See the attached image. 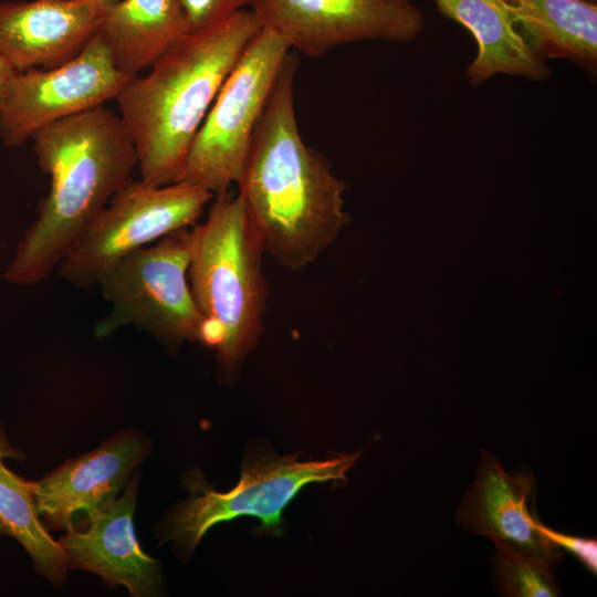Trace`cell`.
<instances>
[{
    "mask_svg": "<svg viewBox=\"0 0 597 597\" xmlns=\"http://www.w3.org/2000/svg\"><path fill=\"white\" fill-rule=\"evenodd\" d=\"M297 57L289 53L254 128L237 181L264 253L298 271L315 262L348 223L346 182L306 145L294 105Z\"/></svg>",
    "mask_w": 597,
    "mask_h": 597,
    "instance_id": "obj_1",
    "label": "cell"
},
{
    "mask_svg": "<svg viewBox=\"0 0 597 597\" xmlns=\"http://www.w3.org/2000/svg\"><path fill=\"white\" fill-rule=\"evenodd\" d=\"M50 188L1 279L43 282L128 181L137 153L122 118L98 106L50 124L32 138Z\"/></svg>",
    "mask_w": 597,
    "mask_h": 597,
    "instance_id": "obj_2",
    "label": "cell"
},
{
    "mask_svg": "<svg viewBox=\"0 0 597 597\" xmlns=\"http://www.w3.org/2000/svg\"><path fill=\"white\" fill-rule=\"evenodd\" d=\"M261 28L251 10H239L189 32L147 75L125 84L115 100L137 153L142 181L177 182L218 92Z\"/></svg>",
    "mask_w": 597,
    "mask_h": 597,
    "instance_id": "obj_3",
    "label": "cell"
},
{
    "mask_svg": "<svg viewBox=\"0 0 597 597\" xmlns=\"http://www.w3.org/2000/svg\"><path fill=\"white\" fill-rule=\"evenodd\" d=\"M263 248L239 195H216L207 219L191 229L188 282L208 322L207 346L234 369L264 329L268 287Z\"/></svg>",
    "mask_w": 597,
    "mask_h": 597,
    "instance_id": "obj_4",
    "label": "cell"
},
{
    "mask_svg": "<svg viewBox=\"0 0 597 597\" xmlns=\"http://www.w3.org/2000/svg\"><path fill=\"white\" fill-rule=\"evenodd\" d=\"M191 229L165 235L111 268L97 286L111 310L95 326L105 337L135 326L169 344L207 345L208 322L188 282Z\"/></svg>",
    "mask_w": 597,
    "mask_h": 597,
    "instance_id": "obj_5",
    "label": "cell"
},
{
    "mask_svg": "<svg viewBox=\"0 0 597 597\" xmlns=\"http://www.w3.org/2000/svg\"><path fill=\"white\" fill-rule=\"evenodd\" d=\"M290 48L261 28L222 84L177 180L214 196L237 184L254 128L282 71Z\"/></svg>",
    "mask_w": 597,
    "mask_h": 597,
    "instance_id": "obj_6",
    "label": "cell"
},
{
    "mask_svg": "<svg viewBox=\"0 0 597 597\" xmlns=\"http://www.w3.org/2000/svg\"><path fill=\"white\" fill-rule=\"evenodd\" d=\"M360 452L325 460L300 461L298 454L247 461L239 483L213 491L201 475L187 479L190 496L177 505L161 530L163 541L193 551L213 525L239 516H255L264 530L282 523L284 507L306 484L344 480Z\"/></svg>",
    "mask_w": 597,
    "mask_h": 597,
    "instance_id": "obj_7",
    "label": "cell"
},
{
    "mask_svg": "<svg viewBox=\"0 0 597 597\" xmlns=\"http://www.w3.org/2000/svg\"><path fill=\"white\" fill-rule=\"evenodd\" d=\"M214 195L182 181L153 186L128 181L117 191L56 272L78 287L98 280L132 252L175 231L192 228Z\"/></svg>",
    "mask_w": 597,
    "mask_h": 597,
    "instance_id": "obj_8",
    "label": "cell"
},
{
    "mask_svg": "<svg viewBox=\"0 0 597 597\" xmlns=\"http://www.w3.org/2000/svg\"><path fill=\"white\" fill-rule=\"evenodd\" d=\"M132 77L97 32L69 62L14 75L0 106V138L7 147L21 146L50 124L115 100Z\"/></svg>",
    "mask_w": 597,
    "mask_h": 597,
    "instance_id": "obj_9",
    "label": "cell"
},
{
    "mask_svg": "<svg viewBox=\"0 0 597 597\" xmlns=\"http://www.w3.org/2000/svg\"><path fill=\"white\" fill-rule=\"evenodd\" d=\"M250 7L262 28L310 57L360 41L411 42L425 28L410 0H252Z\"/></svg>",
    "mask_w": 597,
    "mask_h": 597,
    "instance_id": "obj_10",
    "label": "cell"
},
{
    "mask_svg": "<svg viewBox=\"0 0 597 597\" xmlns=\"http://www.w3.org/2000/svg\"><path fill=\"white\" fill-rule=\"evenodd\" d=\"M138 480L134 476L121 498H114L87 513V527L66 530L60 538L67 567L101 576L122 585L135 597L154 596L161 578L157 561L140 548L134 531Z\"/></svg>",
    "mask_w": 597,
    "mask_h": 597,
    "instance_id": "obj_11",
    "label": "cell"
},
{
    "mask_svg": "<svg viewBox=\"0 0 597 597\" xmlns=\"http://www.w3.org/2000/svg\"><path fill=\"white\" fill-rule=\"evenodd\" d=\"M103 12L85 0L0 1V56L17 72L60 66L97 34Z\"/></svg>",
    "mask_w": 597,
    "mask_h": 597,
    "instance_id": "obj_12",
    "label": "cell"
},
{
    "mask_svg": "<svg viewBox=\"0 0 597 597\" xmlns=\"http://www.w3.org/2000/svg\"><path fill=\"white\" fill-rule=\"evenodd\" d=\"M146 454L144 437L126 431L69 460L42 480L32 482L40 517L53 530L74 527L78 512L87 514L116 498Z\"/></svg>",
    "mask_w": 597,
    "mask_h": 597,
    "instance_id": "obj_13",
    "label": "cell"
},
{
    "mask_svg": "<svg viewBox=\"0 0 597 597\" xmlns=\"http://www.w3.org/2000/svg\"><path fill=\"white\" fill-rule=\"evenodd\" d=\"M534 488L531 472L507 473L495 457L482 451L475 478L459 505L457 522L471 532L503 540L555 565L562 553L538 530Z\"/></svg>",
    "mask_w": 597,
    "mask_h": 597,
    "instance_id": "obj_14",
    "label": "cell"
},
{
    "mask_svg": "<svg viewBox=\"0 0 597 597\" xmlns=\"http://www.w3.org/2000/svg\"><path fill=\"white\" fill-rule=\"evenodd\" d=\"M443 17L464 27L478 52L467 67L471 85L498 74L533 81L547 80L552 72L522 36L504 0H432Z\"/></svg>",
    "mask_w": 597,
    "mask_h": 597,
    "instance_id": "obj_15",
    "label": "cell"
},
{
    "mask_svg": "<svg viewBox=\"0 0 597 597\" xmlns=\"http://www.w3.org/2000/svg\"><path fill=\"white\" fill-rule=\"evenodd\" d=\"M100 35L115 64L138 75L189 33L181 0H121L103 12Z\"/></svg>",
    "mask_w": 597,
    "mask_h": 597,
    "instance_id": "obj_16",
    "label": "cell"
},
{
    "mask_svg": "<svg viewBox=\"0 0 597 597\" xmlns=\"http://www.w3.org/2000/svg\"><path fill=\"white\" fill-rule=\"evenodd\" d=\"M531 48L543 61L566 59L595 72L597 6L586 0H504Z\"/></svg>",
    "mask_w": 597,
    "mask_h": 597,
    "instance_id": "obj_17",
    "label": "cell"
},
{
    "mask_svg": "<svg viewBox=\"0 0 597 597\" xmlns=\"http://www.w3.org/2000/svg\"><path fill=\"white\" fill-rule=\"evenodd\" d=\"M0 534L17 540L36 569L51 583L65 580L64 549L49 534L36 510L32 482L10 471L0 459Z\"/></svg>",
    "mask_w": 597,
    "mask_h": 597,
    "instance_id": "obj_18",
    "label": "cell"
},
{
    "mask_svg": "<svg viewBox=\"0 0 597 597\" xmlns=\"http://www.w3.org/2000/svg\"><path fill=\"white\" fill-rule=\"evenodd\" d=\"M495 545V583L507 597H554L561 595L553 573L554 564L503 540L490 537Z\"/></svg>",
    "mask_w": 597,
    "mask_h": 597,
    "instance_id": "obj_19",
    "label": "cell"
},
{
    "mask_svg": "<svg viewBox=\"0 0 597 597\" xmlns=\"http://www.w3.org/2000/svg\"><path fill=\"white\" fill-rule=\"evenodd\" d=\"M189 32L209 28L251 4L252 0H181Z\"/></svg>",
    "mask_w": 597,
    "mask_h": 597,
    "instance_id": "obj_20",
    "label": "cell"
},
{
    "mask_svg": "<svg viewBox=\"0 0 597 597\" xmlns=\"http://www.w3.org/2000/svg\"><path fill=\"white\" fill-rule=\"evenodd\" d=\"M538 530L558 548H564L572 553L586 568L596 574L597 543L594 538L563 534L547 527L542 522L538 523Z\"/></svg>",
    "mask_w": 597,
    "mask_h": 597,
    "instance_id": "obj_21",
    "label": "cell"
},
{
    "mask_svg": "<svg viewBox=\"0 0 597 597\" xmlns=\"http://www.w3.org/2000/svg\"><path fill=\"white\" fill-rule=\"evenodd\" d=\"M18 72L0 56V106L6 97L9 85Z\"/></svg>",
    "mask_w": 597,
    "mask_h": 597,
    "instance_id": "obj_22",
    "label": "cell"
},
{
    "mask_svg": "<svg viewBox=\"0 0 597 597\" xmlns=\"http://www.w3.org/2000/svg\"><path fill=\"white\" fill-rule=\"evenodd\" d=\"M14 459L17 461H21L23 459V454L20 452V450L13 448L9 440L7 439L1 426H0V459Z\"/></svg>",
    "mask_w": 597,
    "mask_h": 597,
    "instance_id": "obj_23",
    "label": "cell"
},
{
    "mask_svg": "<svg viewBox=\"0 0 597 597\" xmlns=\"http://www.w3.org/2000/svg\"><path fill=\"white\" fill-rule=\"evenodd\" d=\"M85 1H88L93 3L94 6H96L97 8H100L101 10L105 11L106 9L111 8L112 6H114L121 0H85Z\"/></svg>",
    "mask_w": 597,
    "mask_h": 597,
    "instance_id": "obj_24",
    "label": "cell"
}]
</instances>
